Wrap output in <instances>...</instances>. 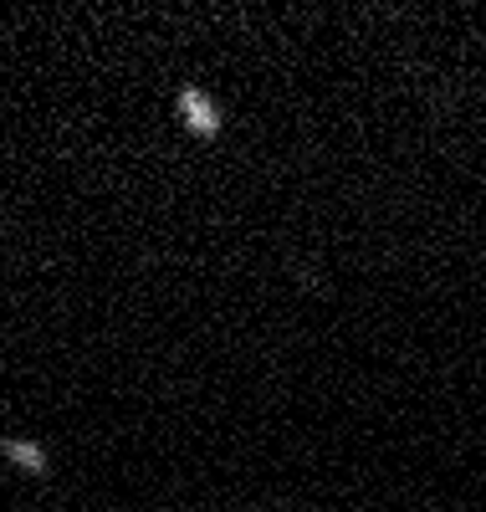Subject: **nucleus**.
Masks as SVG:
<instances>
[{
	"label": "nucleus",
	"mask_w": 486,
	"mask_h": 512,
	"mask_svg": "<svg viewBox=\"0 0 486 512\" xmlns=\"http://www.w3.org/2000/svg\"><path fill=\"white\" fill-rule=\"evenodd\" d=\"M174 118H180L195 139H220V128H226V113H220V103L200 88H180L174 93Z\"/></svg>",
	"instance_id": "f257e3e1"
},
{
	"label": "nucleus",
	"mask_w": 486,
	"mask_h": 512,
	"mask_svg": "<svg viewBox=\"0 0 486 512\" xmlns=\"http://www.w3.org/2000/svg\"><path fill=\"white\" fill-rule=\"evenodd\" d=\"M0 456H6L16 472H26V477H47L52 472V456H47V446H36V441H16V436H0Z\"/></svg>",
	"instance_id": "f03ea898"
}]
</instances>
